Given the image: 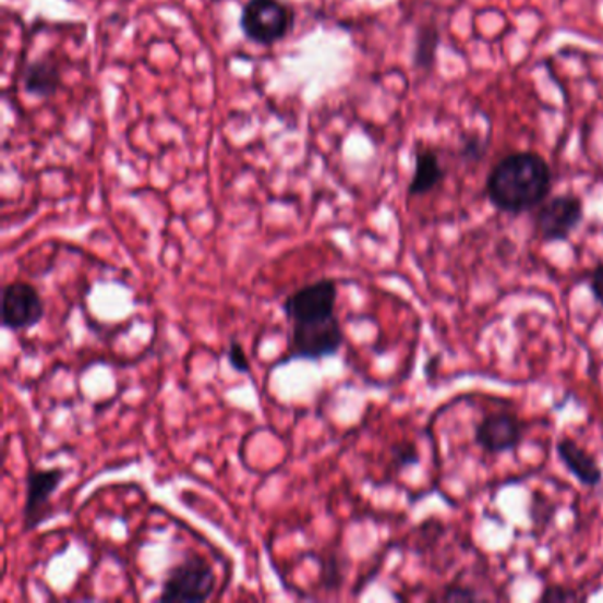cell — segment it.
<instances>
[{
	"mask_svg": "<svg viewBox=\"0 0 603 603\" xmlns=\"http://www.w3.org/2000/svg\"><path fill=\"white\" fill-rule=\"evenodd\" d=\"M551 188V167L536 153L506 156L486 179V195L492 206L508 215H522L542 206Z\"/></svg>",
	"mask_w": 603,
	"mask_h": 603,
	"instance_id": "cell-1",
	"label": "cell"
},
{
	"mask_svg": "<svg viewBox=\"0 0 603 603\" xmlns=\"http://www.w3.org/2000/svg\"><path fill=\"white\" fill-rule=\"evenodd\" d=\"M343 343V331L337 315L290 323L289 352L281 361L309 360L318 361L337 354Z\"/></svg>",
	"mask_w": 603,
	"mask_h": 603,
	"instance_id": "cell-2",
	"label": "cell"
},
{
	"mask_svg": "<svg viewBox=\"0 0 603 603\" xmlns=\"http://www.w3.org/2000/svg\"><path fill=\"white\" fill-rule=\"evenodd\" d=\"M215 588V571L201 556L173 565L161 584L158 602H204Z\"/></svg>",
	"mask_w": 603,
	"mask_h": 603,
	"instance_id": "cell-3",
	"label": "cell"
},
{
	"mask_svg": "<svg viewBox=\"0 0 603 603\" xmlns=\"http://www.w3.org/2000/svg\"><path fill=\"white\" fill-rule=\"evenodd\" d=\"M294 13L281 0H249L241 14V28L250 41L275 45L290 33Z\"/></svg>",
	"mask_w": 603,
	"mask_h": 603,
	"instance_id": "cell-4",
	"label": "cell"
},
{
	"mask_svg": "<svg viewBox=\"0 0 603 603\" xmlns=\"http://www.w3.org/2000/svg\"><path fill=\"white\" fill-rule=\"evenodd\" d=\"M337 300V281L331 278H323V280L309 284L287 296L286 301L281 304V310L289 323L317 321V318L335 315Z\"/></svg>",
	"mask_w": 603,
	"mask_h": 603,
	"instance_id": "cell-5",
	"label": "cell"
},
{
	"mask_svg": "<svg viewBox=\"0 0 603 603\" xmlns=\"http://www.w3.org/2000/svg\"><path fill=\"white\" fill-rule=\"evenodd\" d=\"M45 317V304L38 289L28 281H11L2 289L0 318L11 331L34 328Z\"/></svg>",
	"mask_w": 603,
	"mask_h": 603,
	"instance_id": "cell-6",
	"label": "cell"
},
{
	"mask_svg": "<svg viewBox=\"0 0 603 603\" xmlns=\"http://www.w3.org/2000/svg\"><path fill=\"white\" fill-rule=\"evenodd\" d=\"M584 218V206L576 195H559L543 202L538 209L534 225L538 234L547 243H557L570 238Z\"/></svg>",
	"mask_w": 603,
	"mask_h": 603,
	"instance_id": "cell-7",
	"label": "cell"
},
{
	"mask_svg": "<svg viewBox=\"0 0 603 603\" xmlns=\"http://www.w3.org/2000/svg\"><path fill=\"white\" fill-rule=\"evenodd\" d=\"M67 478V471L61 468L31 469L27 474V499L24 506L25 531L41 526L53 514L50 499Z\"/></svg>",
	"mask_w": 603,
	"mask_h": 603,
	"instance_id": "cell-8",
	"label": "cell"
},
{
	"mask_svg": "<svg viewBox=\"0 0 603 603\" xmlns=\"http://www.w3.org/2000/svg\"><path fill=\"white\" fill-rule=\"evenodd\" d=\"M474 439L485 454H506L519 448L524 439V426L510 412H492L477 426Z\"/></svg>",
	"mask_w": 603,
	"mask_h": 603,
	"instance_id": "cell-9",
	"label": "cell"
},
{
	"mask_svg": "<svg viewBox=\"0 0 603 603\" xmlns=\"http://www.w3.org/2000/svg\"><path fill=\"white\" fill-rule=\"evenodd\" d=\"M557 457L568 471L576 477L577 482L584 486H599L602 483L603 472L599 462L590 451L577 445L570 437L557 443Z\"/></svg>",
	"mask_w": 603,
	"mask_h": 603,
	"instance_id": "cell-10",
	"label": "cell"
},
{
	"mask_svg": "<svg viewBox=\"0 0 603 603\" xmlns=\"http://www.w3.org/2000/svg\"><path fill=\"white\" fill-rule=\"evenodd\" d=\"M61 85V70L56 59H41L27 68L24 75V87L28 94L38 98H50Z\"/></svg>",
	"mask_w": 603,
	"mask_h": 603,
	"instance_id": "cell-11",
	"label": "cell"
},
{
	"mask_svg": "<svg viewBox=\"0 0 603 603\" xmlns=\"http://www.w3.org/2000/svg\"><path fill=\"white\" fill-rule=\"evenodd\" d=\"M445 179V170L439 158L432 150H421L417 156V169L409 183V195H426Z\"/></svg>",
	"mask_w": 603,
	"mask_h": 603,
	"instance_id": "cell-12",
	"label": "cell"
},
{
	"mask_svg": "<svg viewBox=\"0 0 603 603\" xmlns=\"http://www.w3.org/2000/svg\"><path fill=\"white\" fill-rule=\"evenodd\" d=\"M439 47V33L434 27H423L418 33L417 53L414 64L421 70H431L435 61V52Z\"/></svg>",
	"mask_w": 603,
	"mask_h": 603,
	"instance_id": "cell-13",
	"label": "cell"
},
{
	"mask_svg": "<svg viewBox=\"0 0 603 603\" xmlns=\"http://www.w3.org/2000/svg\"><path fill=\"white\" fill-rule=\"evenodd\" d=\"M227 360H229L230 369L236 370L238 374H250L252 372L249 355L236 338H232L229 347H227Z\"/></svg>",
	"mask_w": 603,
	"mask_h": 603,
	"instance_id": "cell-14",
	"label": "cell"
},
{
	"mask_svg": "<svg viewBox=\"0 0 603 603\" xmlns=\"http://www.w3.org/2000/svg\"><path fill=\"white\" fill-rule=\"evenodd\" d=\"M577 600H584V596H580L576 591L563 588V586H551L547 590L540 594L538 602L542 603H563V602H577Z\"/></svg>",
	"mask_w": 603,
	"mask_h": 603,
	"instance_id": "cell-15",
	"label": "cell"
},
{
	"mask_svg": "<svg viewBox=\"0 0 603 603\" xmlns=\"http://www.w3.org/2000/svg\"><path fill=\"white\" fill-rule=\"evenodd\" d=\"M439 602H471V600H478L477 591L471 590L468 586H449L443 591L441 596H437Z\"/></svg>",
	"mask_w": 603,
	"mask_h": 603,
	"instance_id": "cell-16",
	"label": "cell"
},
{
	"mask_svg": "<svg viewBox=\"0 0 603 603\" xmlns=\"http://www.w3.org/2000/svg\"><path fill=\"white\" fill-rule=\"evenodd\" d=\"M395 455V463H398V466H412V463L418 462V454L417 449H414V446L407 445V446H395L394 449Z\"/></svg>",
	"mask_w": 603,
	"mask_h": 603,
	"instance_id": "cell-17",
	"label": "cell"
},
{
	"mask_svg": "<svg viewBox=\"0 0 603 603\" xmlns=\"http://www.w3.org/2000/svg\"><path fill=\"white\" fill-rule=\"evenodd\" d=\"M591 292H593L594 300L599 301L603 306V263H600L591 275L590 280Z\"/></svg>",
	"mask_w": 603,
	"mask_h": 603,
	"instance_id": "cell-18",
	"label": "cell"
},
{
	"mask_svg": "<svg viewBox=\"0 0 603 603\" xmlns=\"http://www.w3.org/2000/svg\"><path fill=\"white\" fill-rule=\"evenodd\" d=\"M478 147H485V144H480V142L477 141L469 142V144H466L463 155L469 156V158H480L482 153H478Z\"/></svg>",
	"mask_w": 603,
	"mask_h": 603,
	"instance_id": "cell-19",
	"label": "cell"
}]
</instances>
